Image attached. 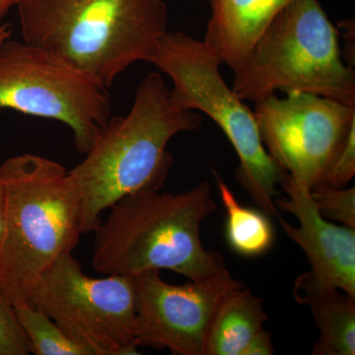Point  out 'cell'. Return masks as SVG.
Returning a JSON list of instances; mask_svg holds the SVG:
<instances>
[{
	"label": "cell",
	"instance_id": "1",
	"mask_svg": "<svg viewBox=\"0 0 355 355\" xmlns=\"http://www.w3.org/2000/svg\"><path fill=\"white\" fill-rule=\"evenodd\" d=\"M109 209L93 231L95 272L133 277L167 270L191 282L244 286L229 272L220 254L202 245V223L216 210L207 182L177 193L139 191Z\"/></svg>",
	"mask_w": 355,
	"mask_h": 355
},
{
	"label": "cell",
	"instance_id": "2",
	"mask_svg": "<svg viewBox=\"0 0 355 355\" xmlns=\"http://www.w3.org/2000/svg\"><path fill=\"white\" fill-rule=\"evenodd\" d=\"M198 112L172 101L171 91L157 72L147 74L135 90L125 116L105 123L85 158L69 170L80 198L81 233H93L101 216L119 200L146 191H160L173 164L170 140L202 127Z\"/></svg>",
	"mask_w": 355,
	"mask_h": 355
},
{
	"label": "cell",
	"instance_id": "3",
	"mask_svg": "<svg viewBox=\"0 0 355 355\" xmlns=\"http://www.w3.org/2000/svg\"><path fill=\"white\" fill-rule=\"evenodd\" d=\"M21 34L110 87L139 62H150L168 32L164 0H19Z\"/></svg>",
	"mask_w": 355,
	"mask_h": 355
},
{
	"label": "cell",
	"instance_id": "4",
	"mask_svg": "<svg viewBox=\"0 0 355 355\" xmlns=\"http://www.w3.org/2000/svg\"><path fill=\"white\" fill-rule=\"evenodd\" d=\"M4 216L0 233V288L9 302L29 304L32 287L81 233L80 198L57 161L24 153L0 166Z\"/></svg>",
	"mask_w": 355,
	"mask_h": 355
},
{
	"label": "cell",
	"instance_id": "5",
	"mask_svg": "<svg viewBox=\"0 0 355 355\" xmlns=\"http://www.w3.org/2000/svg\"><path fill=\"white\" fill-rule=\"evenodd\" d=\"M233 72L232 89L243 101L297 91L355 107L354 69L319 0H291Z\"/></svg>",
	"mask_w": 355,
	"mask_h": 355
},
{
	"label": "cell",
	"instance_id": "6",
	"mask_svg": "<svg viewBox=\"0 0 355 355\" xmlns=\"http://www.w3.org/2000/svg\"><path fill=\"white\" fill-rule=\"evenodd\" d=\"M150 64L171 78L175 104L202 112L218 125L239 158L236 179L259 209L279 218L277 187L287 174L266 151L254 112L224 81L214 51L183 32L168 31L159 40Z\"/></svg>",
	"mask_w": 355,
	"mask_h": 355
},
{
	"label": "cell",
	"instance_id": "7",
	"mask_svg": "<svg viewBox=\"0 0 355 355\" xmlns=\"http://www.w3.org/2000/svg\"><path fill=\"white\" fill-rule=\"evenodd\" d=\"M107 88L41 46L11 37L0 43V110L64 123L79 153L112 116Z\"/></svg>",
	"mask_w": 355,
	"mask_h": 355
},
{
	"label": "cell",
	"instance_id": "8",
	"mask_svg": "<svg viewBox=\"0 0 355 355\" xmlns=\"http://www.w3.org/2000/svg\"><path fill=\"white\" fill-rule=\"evenodd\" d=\"M29 304L43 311L94 355H135L137 294L130 275L89 277L72 253L62 254L32 287Z\"/></svg>",
	"mask_w": 355,
	"mask_h": 355
},
{
	"label": "cell",
	"instance_id": "9",
	"mask_svg": "<svg viewBox=\"0 0 355 355\" xmlns=\"http://www.w3.org/2000/svg\"><path fill=\"white\" fill-rule=\"evenodd\" d=\"M286 94L254 103L257 125L273 160L294 181L312 191L354 125L355 107L311 93Z\"/></svg>",
	"mask_w": 355,
	"mask_h": 355
},
{
	"label": "cell",
	"instance_id": "10",
	"mask_svg": "<svg viewBox=\"0 0 355 355\" xmlns=\"http://www.w3.org/2000/svg\"><path fill=\"white\" fill-rule=\"evenodd\" d=\"M137 347L167 349L175 355H205L212 320L229 291L242 286L191 282L168 284L159 270L133 275Z\"/></svg>",
	"mask_w": 355,
	"mask_h": 355
},
{
	"label": "cell",
	"instance_id": "11",
	"mask_svg": "<svg viewBox=\"0 0 355 355\" xmlns=\"http://www.w3.org/2000/svg\"><path fill=\"white\" fill-rule=\"evenodd\" d=\"M287 197L275 200L279 211L298 219V227L279 217L289 239L304 252L311 272L355 298V229L336 225L318 211L311 191L286 175L282 183Z\"/></svg>",
	"mask_w": 355,
	"mask_h": 355
},
{
	"label": "cell",
	"instance_id": "12",
	"mask_svg": "<svg viewBox=\"0 0 355 355\" xmlns=\"http://www.w3.org/2000/svg\"><path fill=\"white\" fill-rule=\"evenodd\" d=\"M291 0H209L205 42L221 64L234 70Z\"/></svg>",
	"mask_w": 355,
	"mask_h": 355
},
{
	"label": "cell",
	"instance_id": "13",
	"mask_svg": "<svg viewBox=\"0 0 355 355\" xmlns=\"http://www.w3.org/2000/svg\"><path fill=\"white\" fill-rule=\"evenodd\" d=\"M263 299L244 286L229 291L210 326L205 355H272Z\"/></svg>",
	"mask_w": 355,
	"mask_h": 355
},
{
	"label": "cell",
	"instance_id": "14",
	"mask_svg": "<svg viewBox=\"0 0 355 355\" xmlns=\"http://www.w3.org/2000/svg\"><path fill=\"white\" fill-rule=\"evenodd\" d=\"M293 295L299 304L310 308L319 330L312 354H355L354 297L322 282L311 270L295 279Z\"/></svg>",
	"mask_w": 355,
	"mask_h": 355
},
{
	"label": "cell",
	"instance_id": "15",
	"mask_svg": "<svg viewBox=\"0 0 355 355\" xmlns=\"http://www.w3.org/2000/svg\"><path fill=\"white\" fill-rule=\"evenodd\" d=\"M216 174L219 196L226 209L225 237L229 247L247 258L261 256L272 248L275 230L270 216L261 209L243 207L234 193Z\"/></svg>",
	"mask_w": 355,
	"mask_h": 355
},
{
	"label": "cell",
	"instance_id": "16",
	"mask_svg": "<svg viewBox=\"0 0 355 355\" xmlns=\"http://www.w3.org/2000/svg\"><path fill=\"white\" fill-rule=\"evenodd\" d=\"M18 322L36 355H94L69 338L43 311L31 304L16 306Z\"/></svg>",
	"mask_w": 355,
	"mask_h": 355
},
{
	"label": "cell",
	"instance_id": "17",
	"mask_svg": "<svg viewBox=\"0 0 355 355\" xmlns=\"http://www.w3.org/2000/svg\"><path fill=\"white\" fill-rule=\"evenodd\" d=\"M311 197L327 220L338 222L355 229V188L334 189L318 186L311 191Z\"/></svg>",
	"mask_w": 355,
	"mask_h": 355
},
{
	"label": "cell",
	"instance_id": "18",
	"mask_svg": "<svg viewBox=\"0 0 355 355\" xmlns=\"http://www.w3.org/2000/svg\"><path fill=\"white\" fill-rule=\"evenodd\" d=\"M31 354V345L18 322L15 308L0 288V355Z\"/></svg>",
	"mask_w": 355,
	"mask_h": 355
},
{
	"label": "cell",
	"instance_id": "19",
	"mask_svg": "<svg viewBox=\"0 0 355 355\" xmlns=\"http://www.w3.org/2000/svg\"><path fill=\"white\" fill-rule=\"evenodd\" d=\"M355 175V123L350 128L345 141L327 168L318 186L334 189L345 188ZM317 186V187H318Z\"/></svg>",
	"mask_w": 355,
	"mask_h": 355
},
{
	"label": "cell",
	"instance_id": "20",
	"mask_svg": "<svg viewBox=\"0 0 355 355\" xmlns=\"http://www.w3.org/2000/svg\"><path fill=\"white\" fill-rule=\"evenodd\" d=\"M338 28H342L343 32L340 34L343 35V50H342V55L343 60L345 64L349 67L354 69L355 65V24L354 19H343L338 23Z\"/></svg>",
	"mask_w": 355,
	"mask_h": 355
},
{
	"label": "cell",
	"instance_id": "21",
	"mask_svg": "<svg viewBox=\"0 0 355 355\" xmlns=\"http://www.w3.org/2000/svg\"><path fill=\"white\" fill-rule=\"evenodd\" d=\"M18 1L19 0H0V26L3 24L2 21H3L6 14L11 10V8L17 6Z\"/></svg>",
	"mask_w": 355,
	"mask_h": 355
},
{
	"label": "cell",
	"instance_id": "22",
	"mask_svg": "<svg viewBox=\"0 0 355 355\" xmlns=\"http://www.w3.org/2000/svg\"><path fill=\"white\" fill-rule=\"evenodd\" d=\"M4 202H6V195H4V187L0 180V233L2 230V224H3L4 216Z\"/></svg>",
	"mask_w": 355,
	"mask_h": 355
},
{
	"label": "cell",
	"instance_id": "23",
	"mask_svg": "<svg viewBox=\"0 0 355 355\" xmlns=\"http://www.w3.org/2000/svg\"><path fill=\"white\" fill-rule=\"evenodd\" d=\"M12 35V30H11L10 25L2 24L0 26V43L4 40L10 38Z\"/></svg>",
	"mask_w": 355,
	"mask_h": 355
}]
</instances>
